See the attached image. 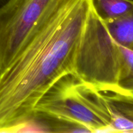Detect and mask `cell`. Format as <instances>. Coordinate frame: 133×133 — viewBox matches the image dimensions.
Listing matches in <instances>:
<instances>
[{"instance_id": "3", "label": "cell", "mask_w": 133, "mask_h": 133, "mask_svg": "<svg viewBox=\"0 0 133 133\" xmlns=\"http://www.w3.org/2000/svg\"><path fill=\"white\" fill-rule=\"evenodd\" d=\"M120 62V45L109 35L92 1L73 75L94 86L116 87Z\"/></svg>"}, {"instance_id": "5", "label": "cell", "mask_w": 133, "mask_h": 133, "mask_svg": "<svg viewBox=\"0 0 133 133\" xmlns=\"http://www.w3.org/2000/svg\"><path fill=\"white\" fill-rule=\"evenodd\" d=\"M94 87L102 95L110 112L109 132H133V95L113 87Z\"/></svg>"}, {"instance_id": "2", "label": "cell", "mask_w": 133, "mask_h": 133, "mask_svg": "<svg viewBox=\"0 0 133 133\" xmlns=\"http://www.w3.org/2000/svg\"><path fill=\"white\" fill-rule=\"evenodd\" d=\"M35 112L79 125L89 132L110 131V112L102 95L94 86L73 74L62 77L49 90Z\"/></svg>"}, {"instance_id": "9", "label": "cell", "mask_w": 133, "mask_h": 133, "mask_svg": "<svg viewBox=\"0 0 133 133\" xmlns=\"http://www.w3.org/2000/svg\"><path fill=\"white\" fill-rule=\"evenodd\" d=\"M9 0H0V6L3 5L5 3H6Z\"/></svg>"}, {"instance_id": "1", "label": "cell", "mask_w": 133, "mask_h": 133, "mask_svg": "<svg viewBox=\"0 0 133 133\" xmlns=\"http://www.w3.org/2000/svg\"><path fill=\"white\" fill-rule=\"evenodd\" d=\"M91 5L92 0H66L55 6L0 72V132L32 118L49 90L74 74Z\"/></svg>"}, {"instance_id": "4", "label": "cell", "mask_w": 133, "mask_h": 133, "mask_svg": "<svg viewBox=\"0 0 133 133\" xmlns=\"http://www.w3.org/2000/svg\"><path fill=\"white\" fill-rule=\"evenodd\" d=\"M66 0H9L0 6V72L16 57L43 18Z\"/></svg>"}, {"instance_id": "8", "label": "cell", "mask_w": 133, "mask_h": 133, "mask_svg": "<svg viewBox=\"0 0 133 133\" xmlns=\"http://www.w3.org/2000/svg\"><path fill=\"white\" fill-rule=\"evenodd\" d=\"M120 49L119 75L116 87L114 88L123 93L133 95V51L122 45Z\"/></svg>"}, {"instance_id": "7", "label": "cell", "mask_w": 133, "mask_h": 133, "mask_svg": "<svg viewBox=\"0 0 133 133\" xmlns=\"http://www.w3.org/2000/svg\"><path fill=\"white\" fill-rule=\"evenodd\" d=\"M97 15L104 21L118 19L133 10V0H92Z\"/></svg>"}, {"instance_id": "6", "label": "cell", "mask_w": 133, "mask_h": 133, "mask_svg": "<svg viewBox=\"0 0 133 133\" xmlns=\"http://www.w3.org/2000/svg\"><path fill=\"white\" fill-rule=\"evenodd\" d=\"M104 22L113 40L119 45L133 51V10L118 19Z\"/></svg>"}]
</instances>
